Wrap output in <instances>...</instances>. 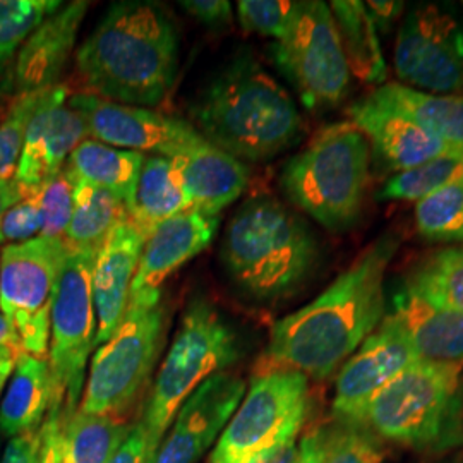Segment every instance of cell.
<instances>
[{"label":"cell","mask_w":463,"mask_h":463,"mask_svg":"<svg viewBox=\"0 0 463 463\" xmlns=\"http://www.w3.org/2000/svg\"><path fill=\"white\" fill-rule=\"evenodd\" d=\"M400 239L386 233L330 287L269 333L263 369H290L307 380H328L380 326L384 275Z\"/></svg>","instance_id":"obj_1"},{"label":"cell","mask_w":463,"mask_h":463,"mask_svg":"<svg viewBox=\"0 0 463 463\" xmlns=\"http://www.w3.org/2000/svg\"><path fill=\"white\" fill-rule=\"evenodd\" d=\"M76 64L99 99L155 107L170 93L179 71L175 23L156 2L112 4L78 50Z\"/></svg>","instance_id":"obj_2"},{"label":"cell","mask_w":463,"mask_h":463,"mask_svg":"<svg viewBox=\"0 0 463 463\" xmlns=\"http://www.w3.org/2000/svg\"><path fill=\"white\" fill-rule=\"evenodd\" d=\"M191 116L204 141L249 162L275 158L304 131L288 91L248 55L216 74L193 103Z\"/></svg>","instance_id":"obj_3"},{"label":"cell","mask_w":463,"mask_h":463,"mask_svg":"<svg viewBox=\"0 0 463 463\" xmlns=\"http://www.w3.org/2000/svg\"><path fill=\"white\" fill-rule=\"evenodd\" d=\"M319 258L307 222L269 196L250 198L232 216L222 260L233 283L258 300L296 292Z\"/></svg>","instance_id":"obj_4"},{"label":"cell","mask_w":463,"mask_h":463,"mask_svg":"<svg viewBox=\"0 0 463 463\" xmlns=\"http://www.w3.org/2000/svg\"><path fill=\"white\" fill-rule=\"evenodd\" d=\"M361 424L420 453L463 445V365L417 361L367 405Z\"/></svg>","instance_id":"obj_5"},{"label":"cell","mask_w":463,"mask_h":463,"mask_svg":"<svg viewBox=\"0 0 463 463\" xmlns=\"http://www.w3.org/2000/svg\"><path fill=\"white\" fill-rule=\"evenodd\" d=\"M371 146L350 120L321 128L281 172L288 201L326 231L352 229L364 210Z\"/></svg>","instance_id":"obj_6"},{"label":"cell","mask_w":463,"mask_h":463,"mask_svg":"<svg viewBox=\"0 0 463 463\" xmlns=\"http://www.w3.org/2000/svg\"><path fill=\"white\" fill-rule=\"evenodd\" d=\"M165 325L162 288L131 294L114 335L91 359L80 412L124 420L160 355Z\"/></svg>","instance_id":"obj_7"},{"label":"cell","mask_w":463,"mask_h":463,"mask_svg":"<svg viewBox=\"0 0 463 463\" xmlns=\"http://www.w3.org/2000/svg\"><path fill=\"white\" fill-rule=\"evenodd\" d=\"M239 359L237 336L215 307L196 298L187 307L172 347L158 369L141 426L148 445L158 453L164 434L184 402L201 383Z\"/></svg>","instance_id":"obj_8"},{"label":"cell","mask_w":463,"mask_h":463,"mask_svg":"<svg viewBox=\"0 0 463 463\" xmlns=\"http://www.w3.org/2000/svg\"><path fill=\"white\" fill-rule=\"evenodd\" d=\"M97 252L69 248L53 288L50 311L49 361L52 405L61 422L76 414L86 380V364L97 340V311L91 271ZM49 409V411H50Z\"/></svg>","instance_id":"obj_9"},{"label":"cell","mask_w":463,"mask_h":463,"mask_svg":"<svg viewBox=\"0 0 463 463\" xmlns=\"http://www.w3.org/2000/svg\"><path fill=\"white\" fill-rule=\"evenodd\" d=\"M311 407L309 380L290 369L256 374L208 463H249L298 438Z\"/></svg>","instance_id":"obj_10"},{"label":"cell","mask_w":463,"mask_h":463,"mask_svg":"<svg viewBox=\"0 0 463 463\" xmlns=\"http://www.w3.org/2000/svg\"><path fill=\"white\" fill-rule=\"evenodd\" d=\"M269 49L307 110L333 109L347 97L350 71L328 4L296 2L287 33Z\"/></svg>","instance_id":"obj_11"},{"label":"cell","mask_w":463,"mask_h":463,"mask_svg":"<svg viewBox=\"0 0 463 463\" xmlns=\"http://www.w3.org/2000/svg\"><path fill=\"white\" fill-rule=\"evenodd\" d=\"M64 239L34 237L0 252V313L24 354L47 359L53 288L66 258Z\"/></svg>","instance_id":"obj_12"},{"label":"cell","mask_w":463,"mask_h":463,"mask_svg":"<svg viewBox=\"0 0 463 463\" xmlns=\"http://www.w3.org/2000/svg\"><path fill=\"white\" fill-rule=\"evenodd\" d=\"M393 62L403 86L434 95L462 91V21L438 4L415 5L398 28Z\"/></svg>","instance_id":"obj_13"},{"label":"cell","mask_w":463,"mask_h":463,"mask_svg":"<svg viewBox=\"0 0 463 463\" xmlns=\"http://www.w3.org/2000/svg\"><path fill=\"white\" fill-rule=\"evenodd\" d=\"M67 103L83 116L90 136L116 148L174 158L204 141L187 120L143 107L109 101L93 93L74 95Z\"/></svg>","instance_id":"obj_14"},{"label":"cell","mask_w":463,"mask_h":463,"mask_svg":"<svg viewBox=\"0 0 463 463\" xmlns=\"http://www.w3.org/2000/svg\"><path fill=\"white\" fill-rule=\"evenodd\" d=\"M417 361L420 357L405 331L393 316H384L338 371L331 405L335 420L361 424L371 400Z\"/></svg>","instance_id":"obj_15"},{"label":"cell","mask_w":463,"mask_h":463,"mask_svg":"<svg viewBox=\"0 0 463 463\" xmlns=\"http://www.w3.org/2000/svg\"><path fill=\"white\" fill-rule=\"evenodd\" d=\"M67 97V86H52L49 99L28 126L13 177L24 198L36 196L64 168L71 153L90 134L83 116L69 107Z\"/></svg>","instance_id":"obj_16"},{"label":"cell","mask_w":463,"mask_h":463,"mask_svg":"<svg viewBox=\"0 0 463 463\" xmlns=\"http://www.w3.org/2000/svg\"><path fill=\"white\" fill-rule=\"evenodd\" d=\"M246 395V383L227 371L201 383L184 402L155 463H196L215 443Z\"/></svg>","instance_id":"obj_17"},{"label":"cell","mask_w":463,"mask_h":463,"mask_svg":"<svg viewBox=\"0 0 463 463\" xmlns=\"http://www.w3.org/2000/svg\"><path fill=\"white\" fill-rule=\"evenodd\" d=\"M420 359L463 365V316L412 275L392 296V311Z\"/></svg>","instance_id":"obj_18"},{"label":"cell","mask_w":463,"mask_h":463,"mask_svg":"<svg viewBox=\"0 0 463 463\" xmlns=\"http://www.w3.org/2000/svg\"><path fill=\"white\" fill-rule=\"evenodd\" d=\"M347 116L364 134L371 155L395 174L422 165L448 151H455L411 117L383 105L369 95L352 103Z\"/></svg>","instance_id":"obj_19"},{"label":"cell","mask_w":463,"mask_h":463,"mask_svg":"<svg viewBox=\"0 0 463 463\" xmlns=\"http://www.w3.org/2000/svg\"><path fill=\"white\" fill-rule=\"evenodd\" d=\"M145 241V233L129 218L110 232L97 252L91 271L93 302L99 325L95 340L97 348L114 335L124 317Z\"/></svg>","instance_id":"obj_20"},{"label":"cell","mask_w":463,"mask_h":463,"mask_svg":"<svg viewBox=\"0 0 463 463\" xmlns=\"http://www.w3.org/2000/svg\"><path fill=\"white\" fill-rule=\"evenodd\" d=\"M218 225L220 215L194 208L158 223L145 241L131 294L162 288L172 273L212 244Z\"/></svg>","instance_id":"obj_21"},{"label":"cell","mask_w":463,"mask_h":463,"mask_svg":"<svg viewBox=\"0 0 463 463\" xmlns=\"http://www.w3.org/2000/svg\"><path fill=\"white\" fill-rule=\"evenodd\" d=\"M86 11L88 2H71L47 17L24 40L13 69V86L19 95L59 84L76 47Z\"/></svg>","instance_id":"obj_22"},{"label":"cell","mask_w":463,"mask_h":463,"mask_svg":"<svg viewBox=\"0 0 463 463\" xmlns=\"http://www.w3.org/2000/svg\"><path fill=\"white\" fill-rule=\"evenodd\" d=\"M191 208L220 215L241 198L249 183L248 166L208 141L174 156Z\"/></svg>","instance_id":"obj_23"},{"label":"cell","mask_w":463,"mask_h":463,"mask_svg":"<svg viewBox=\"0 0 463 463\" xmlns=\"http://www.w3.org/2000/svg\"><path fill=\"white\" fill-rule=\"evenodd\" d=\"M145 160V155L139 151L116 148L97 139H84L71 153L64 168L78 181L114 193L128 204L131 213Z\"/></svg>","instance_id":"obj_24"},{"label":"cell","mask_w":463,"mask_h":463,"mask_svg":"<svg viewBox=\"0 0 463 463\" xmlns=\"http://www.w3.org/2000/svg\"><path fill=\"white\" fill-rule=\"evenodd\" d=\"M52 405L49 361L23 354L0 403V434L16 438L36 430Z\"/></svg>","instance_id":"obj_25"},{"label":"cell","mask_w":463,"mask_h":463,"mask_svg":"<svg viewBox=\"0 0 463 463\" xmlns=\"http://www.w3.org/2000/svg\"><path fill=\"white\" fill-rule=\"evenodd\" d=\"M369 97L411 117L449 148L463 151L462 95H434L400 83H386Z\"/></svg>","instance_id":"obj_26"},{"label":"cell","mask_w":463,"mask_h":463,"mask_svg":"<svg viewBox=\"0 0 463 463\" xmlns=\"http://www.w3.org/2000/svg\"><path fill=\"white\" fill-rule=\"evenodd\" d=\"M347 59L350 76L364 84H383L388 67L381 50L380 33L361 0H335L328 4Z\"/></svg>","instance_id":"obj_27"},{"label":"cell","mask_w":463,"mask_h":463,"mask_svg":"<svg viewBox=\"0 0 463 463\" xmlns=\"http://www.w3.org/2000/svg\"><path fill=\"white\" fill-rule=\"evenodd\" d=\"M191 208L174 160L153 155L145 160L136 187L131 220L148 237L158 223Z\"/></svg>","instance_id":"obj_28"},{"label":"cell","mask_w":463,"mask_h":463,"mask_svg":"<svg viewBox=\"0 0 463 463\" xmlns=\"http://www.w3.org/2000/svg\"><path fill=\"white\" fill-rule=\"evenodd\" d=\"M129 218L128 204L114 193L74 179V212L64 241L69 248L99 252L110 232Z\"/></svg>","instance_id":"obj_29"},{"label":"cell","mask_w":463,"mask_h":463,"mask_svg":"<svg viewBox=\"0 0 463 463\" xmlns=\"http://www.w3.org/2000/svg\"><path fill=\"white\" fill-rule=\"evenodd\" d=\"M129 430L122 419L76 411L61 422L62 463H109Z\"/></svg>","instance_id":"obj_30"},{"label":"cell","mask_w":463,"mask_h":463,"mask_svg":"<svg viewBox=\"0 0 463 463\" xmlns=\"http://www.w3.org/2000/svg\"><path fill=\"white\" fill-rule=\"evenodd\" d=\"M463 177V151H448L422 165L392 175L380 191L381 201H415Z\"/></svg>","instance_id":"obj_31"},{"label":"cell","mask_w":463,"mask_h":463,"mask_svg":"<svg viewBox=\"0 0 463 463\" xmlns=\"http://www.w3.org/2000/svg\"><path fill=\"white\" fill-rule=\"evenodd\" d=\"M61 7L59 0H0V78L13 76L24 40Z\"/></svg>","instance_id":"obj_32"},{"label":"cell","mask_w":463,"mask_h":463,"mask_svg":"<svg viewBox=\"0 0 463 463\" xmlns=\"http://www.w3.org/2000/svg\"><path fill=\"white\" fill-rule=\"evenodd\" d=\"M415 225L430 241L462 242L463 177L415 204Z\"/></svg>","instance_id":"obj_33"},{"label":"cell","mask_w":463,"mask_h":463,"mask_svg":"<svg viewBox=\"0 0 463 463\" xmlns=\"http://www.w3.org/2000/svg\"><path fill=\"white\" fill-rule=\"evenodd\" d=\"M411 275L463 316V244L436 250Z\"/></svg>","instance_id":"obj_34"},{"label":"cell","mask_w":463,"mask_h":463,"mask_svg":"<svg viewBox=\"0 0 463 463\" xmlns=\"http://www.w3.org/2000/svg\"><path fill=\"white\" fill-rule=\"evenodd\" d=\"M52 88L23 93L0 122V179H13L23 151L28 126L40 107L49 99Z\"/></svg>","instance_id":"obj_35"},{"label":"cell","mask_w":463,"mask_h":463,"mask_svg":"<svg viewBox=\"0 0 463 463\" xmlns=\"http://www.w3.org/2000/svg\"><path fill=\"white\" fill-rule=\"evenodd\" d=\"M325 463H388L384 449L363 424L335 420L325 428Z\"/></svg>","instance_id":"obj_36"},{"label":"cell","mask_w":463,"mask_h":463,"mask_svg":"<svg viewBox=\"0 0 463 463\" xmlns=\"http://www.w3.org/2000/svg\"><path fill=\"white\" fill-rule=\"evenodd\" d=\"M36 196L43 220L40 237L64 239L74 212V179L62 168Z\"/></svg>","instance_id":"obj_37"},{"label":"cell","mask_w":463,"mask_h":463,"mask_svg":"<svg viewBox=\"0 0 463 463\" xmlns=\"http://www.w3.org/2000/svg\"><path fill=\"white\" fill-rule=\"evenodd\" d=\"M294 7L296 2L241 0L237 2V16L246 32L269 36L277 42L287 33Z\"/></svg>","instance_id":"obj_38"},{"label":"cell","mask_w":463,"mask_h":463,"mask_svg":"<svg viewBox=\"0 0 463 463\" xmlns=\"http://www.w3.org/2000/svg\"><path fill=\"white\" fill-rule=\"evenodd\" d=\"M43 227L42 212L38 196L24 198L14 204L2 220V237L4 241H14L13 244L32 241L34 237H40V232Z\"/></svg>","instance_id":"obj_39"},{"label":"cell","mask_w":463,"mask_h":463,"mask_svg":"<svg viewBox=\"0 0 463 463\" xmlns=\"http://www.w3.org/2000/svg\"><path fill=\"white\" fill-rule=\"evenodd\" d=\"M181 7L201 24H204L212 30H222V28L231 26V2H225V0H185V2H181Z\"/></svg>","instance_id":"obj_40"},{"label":"cell","mask_w":463,"mask_h":463,"mask_svg":"<svg viewBox=\"0 0 463 463\" xmlns=\"http://www.w3.org/2000/svg\"><path fill=\"white\" fill-rule=\"evenodd\" d=\"M156 455L148 445L146 432L143 430L141 422L136 424L129 430L124 443L118 447L116 455L109 463H155Z\"/></svg>","instance_id":"obj_41"},{"label":"cell","mask_w":463,"mask_h":463,"mask_svg":"<svg viewBox=\"0 0 463 463\" xmlns=\"http://www.w3.org/2000/svg\"><path fill=\"white\" fill-rule=\"evenodd\" d=\"M38 463H62L61 457V412L50 409L49 417L40 430Z\"/></svg>","instance_id":"obj_42"},{"label":"cell","mask_w":463,"mask_h":463,"mask_svg":"<svg viewBox=\"0 0 463 463\" xmlns=\"http://www.w3.org/2000/svg\"><path fill=\"white\" fill-rule=\"evenodd\" d=\"M40 451V430H30L11 439L0 463H36Z\"/></svg>","instance_id":"obj_43"},{"label":"cell","mask_w":463,"mask_h":463,"mask_svg":"<svg viewBox=\"0 0 463 463\" xmlns=\"http://www.w3.org/2000/svg\"><path fill=\"white\" fill-rule=\"evenodd\" d=\"M364 5L378 33L388 34L402 16L405 4L403 2H386V0H369V2H364Z\"/></svg>","instance_id":"obj_44"},{"label":"cell","mask_w":463,"mask_h":463,"mask_svg":"<svg viewBox=\"0 0 463 463\" xmlns=\"http://www.w3.org/2000/svg\"><path fill=\"white\" fill-rule=\"evenodd\" d=\"M296 463H325V428H311L302 436Z\"/></svg>","instance_id":"obj_45"},{"label":"cell","mask_w":463,"mask_h":463,"mask_svg":"<svg viewBox=\"0 0 463 463\" xmlns=\"http://www.w3.org/2000/svg\"><path fill=\"white\" fill-rule=\"evenodd\" d=\"M298 457V438H292L277 448L269 449L265 455L258 457L249 463H296Z\"/></svg>","instance_id":"obj_46"},{"label":"cell","mask_w":463,"mask_h":463,"mask_svg":"<svg viewBox=\"0 0 463 463\" xmlns=\"http://www.w3.org/2000/svg\"><path fill=\"white\" fill-rule=\"evenodd\" d=\"M23 199H24V194L14 179H0V227H2V220L5 213ZM2 242H4V237L0 231V244Z\"/></svg>","instance_id":"obj_47"},{"label":"cell","mask_w":463,"mask_h":463,"mask_svg":"<svg viewBox=\"0 0 463 463\" xmlns=\"http://www.w3.org/2000/svg\"><path fill=\"white\" fill-rule=\"evenodd\" d=\"M23 347L13 325L0 313V359L7 355H23Z\"/></svg>","instance_id":"obj_48"},{"label":"cell","mask_w":463,"mask_h":463,"mask_svg":"<svg viewBox=\"0 0 463 463\" xmlns=\"http://www.w3.org/2000/svg\"><path fill=\"white\" fill-rule=\"evenodd\" d=\"M19 357H21V355H19ZM19 357H17V355H7V357H2V359H0V395H2V392H4L5 383L13 376Z\"/></svg>","instance_id":"obj_49"},{"label":"cell","mask_w":463,"mask_h":463,"mask_svg":"<svg viewBox=\"0 0 463 463\" xmlns=\"http://www.w3.org/2000/svg\"><path fill=\"white\" fill-rule=\"evenodd\" d=\"M36 463H38V462H36Z\"/></svg>","instance_id":"obj_50"},{"label":"cell","mask_w":463,"mask_h":463,"mask_svg":"<svg viewBox=\"0 0 463 463\" xmlns=\"http://www.w3.org/2000/svg\"><path fill=\"white\" fill-rule=\"evenodd\" d=\"M460 463H462V462H460Z\"/></svg>","instance_id":"obj_51"}]
</instances>
